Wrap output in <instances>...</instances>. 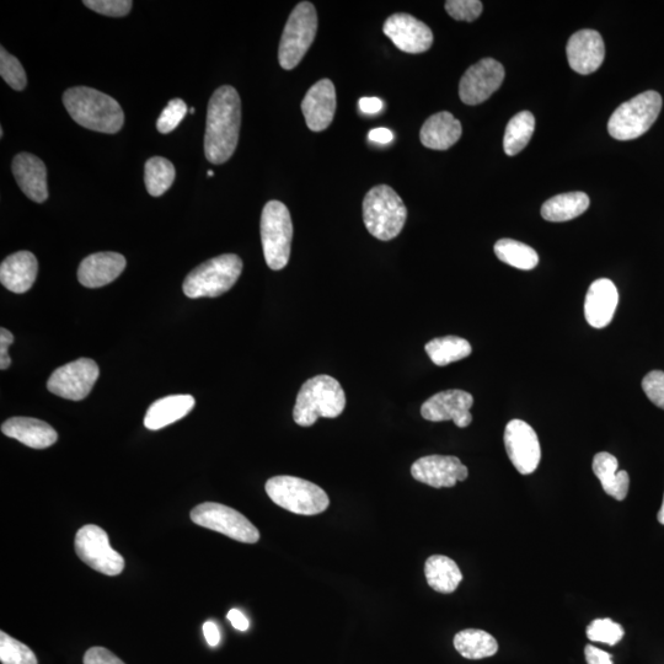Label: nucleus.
Returning <instances> with one entry per match:
<instances>
[{"instance_id":"51","label":"nucleus","mask_w":664,"mask_h":664,"mask_svg":"<svg viewBox=\"0 0 664 664\" xmlns=\"http://www.w3.org/2000/svg\"><path fill=\"white\" fill-rule=\"evenodd\" d=\"M3 136H4L3 128H0V137L3 138Z\"/></svg>"},{"instance_id":"37","label":"nucleus","mask_w":664,"mask_h":664,"mask_svg":"<svg viewBox=\"0 0 664 664\" xmlns=\"http://www.w3.org/2000/svg\"><path fill=\"white\" fill-rule=\"evenodd\" d=\"M0 76L5 80V83L16 91H21L26 88L28 79L23 66H21L18 58L10 55L5 48H0Z\"/></svg>"},{"instance_id":"43","label":"nucleus","mask_w":664,"mask_h":664,"mask_svg":"<svg viewBox=\"0 0 664 664\" xmlns=\"http://www.w3.org/2000/svg\"><path fill=\"white\" fill-rule=\"evenodd\" d=\"M14 342V336L12 332L7 329L2 328L0 330V368L2 371L8 369L12 360L9 357V346Z\"/></svg>"},{"instance_id":"11","label":"nucleus","mask_w":664,"mask_h":664,"mask_svg":"<svg viewBox=\"0 0 664 664\" xmlns=\"http://www.w3.org/2000/svg\"><path fill=\"white\" fill-rule=\"evenodd\" d=\"M74 546L79 559L100 574L119 576L125 570V559L112 548L105 530L95 524L78 530Z\"/></svg>"},{"instance_id":"42","label":"nucleus","mask_w":664,"mask_h":664,"mask_svg":"<svg viewBox=\"0 0 664 664\" xmlns=\"http://www.w3.org/2000/svg\"><path fill=\"white\" fill-rule=\"evenodd\" d=\"M84 664H125L114 653L105 649V647H91L85 653L83 658Z\"/></svg>"},{"instance_id":"21","label":"nucleus","mask_w":664,"mask_h":664,"mask_svg":"<svg viewBox=\"0 0 664 664\" xmlns=\"http://www.w3.org/2000/svg\"><path fill=\"white\" fill-rule=\"evenodd\" d=\"M125 256L117 253L93 254L82 261L78 269L80 285L99 288L110 285L126 269Z\"/></svg>"},{"instance_id":"13","label":"nucleus","mask_w":664,"mask_h":664,"mask_svg":"<svg viewBox=\"0 0 664 664\" xmlns=\"http://www.w3.org/2000/svg\"><path fill=\"white\" fill-rule=\"evenodd\" d=\"M503 438L513 467L519 474H533L542 460V448L533 427L522 420H512L508 422Z\"/></svg>"},{"instance_id":"52","label":"nucleus","mask_w":664,"mask_h":664,"mask_svg":"<svg viewBox=\"0 0 664 664\" xmlns=\"http://www.w3.org/2000/svg\"><path fill=\"white\" fill-rule=\"evenodd\" d=\"M190 112H191V114H195L196 110H195V109H191Z\"/></svg>"},{"instance_id":"31","label":"nucleus","mask_w":664,"mask_h":664,"mask_svg":"<svg viewBox=\"0 0 664 664\" xmlns=\"http://www.w3.org/2000/svg\"><path fill=\"white\" fill-rule=\"evenodd\" d=\"M425 350L431 361L439 367L462 361L473 352L469 341L458 336H444L433 339L425 346Z\"/></svg>"},{"instance_id":"2","label":"nucleus","mask_w":664,"mask_h":664,"mask_svg":"<svg viewBox=\"0 0 664 664\" xmlns=\"http://www.w3.org/2000/svg\"><path fill=\"white\" fill-rule=\"evenodd\" d=\"M63 104L78 125L88 130L114 135L125 122L122 107L111 96L88 88H71L63 94Z\"/></svg>"},{"instance_id":"9","label":"nucleus","mask_w":664,"mask_h":664,"mask_svg":"<svg viewBox=\"0 0 664 664\" xmlns=\"http://www.w3.org/2000/svg\"><path fill=\"white\" fill-rule=\"evenodd\" d=\"M318 31V13L314 5L302 2L289 15L278 50V61L286 71L302 62Z\"/></svg>"},{"instance_id":"18","label":"nucleus","mask_w":664,"mask_h":664,"mask_svg":"<svg viewBox=\"0 0 664 664\" xmlns=\"http://www.w3.org/2000/svg\"><path fill=\"white\" fill-rule=\"evenodd\" d=\"M566 53L570 67L587 76L602 66L605 57L604 41L597 31L581 30L570 37Z\"/></svg>"},{"instance_id":"12","label":"nucleus","mask_w":664,"mask_h":664,"mask_svg":"<svg viewBox=\"0 0 664 664\" xmlns=\"http://www.w3.org/2000/svg\"><path fill=\"white\" fill-rule=\"evenodd\" d=\"M99 367L89 358H80L56 369L47 389L63 399L80 401L87 398L99 378Z\"/></svg>"},{"instance_id":"38","label":"nucleus","mask_w":664,"mask_h":664,"mask_svg":"<svg viewBox=\"0 0 664 664\" xmlns=\"http://www.w3.org/2000/svg\"><path fill=\"white\" fill-rule=\"evenodd\" d=\"M186 114L187 105L185 101L181 99L171 100L163 110L162 115L159 116L157 122L158 131L163 133V135L173 132L180 125V122L185 119Z\"/></svg>"},{"instance_id":"1","label":"nucleus","mask_w":664,"mask_h":664,"mask_svg":"<svg viewBox=\"0 0 664 664\" xmlns=\"http://www.w3.org/2000/svg\"><path fill=\"white\" fill-rule=\"evenodd\" d=\"M242 126V101L229 85L214 91L207 111L205 154L208 162L227 163L238 147Z\"/></svg>"},{"instance_id":"5","label":"nucleus","mask_w":664,"mask_h":664,"mask_svg":"<svg viewBox=\"0 0 664 664\" xmlns=\"http://www.w3.org/2000/svg\"><path fill=\"white\" fill-rule=\"evenodd\" d=\"M242 272V259L235 254H224L192 270L185 278L182 289L192 299L216 298L227 293L237 283Z\"/></svg>"},{"instance_id":"50","label":"nucleus","mask_w":664,"mask_h":664,"mask_svg":"<svg viewBox=\"0 0 664 664\" xmlns=\"http://www.w3.org/2000/svg\"><path fill=\"white\" fill-rule=\"evenodd\" d=\"M207 175L210 176V178H211V176H214V173H213L212 170H208V174H207Z\"/></svg>"},{"instance_id":"44","label":"nucleus","mask_w":664,"mask_h":664,"mask_svg":"<svg viewBox=\"0 0 664 664\" xmlns=\"http://www.w3.org/2000/svg\"><path fill=\"white\" fill-rule=\"evenodd\" d=\"M585 655L588 664H613L612 655L591 645L586 646Z\"/></svg>"},{"instance_id":"33","label":"nucleus","mask_w":664,"mask_h":664,"mask_svg":"<svg viewBox=\"0 0 664 664\" xmlns=\"http://www.w3.org/2000/svg\"><path fill=\"white\" fill-rule=\"evenodd\" d=\"M495 254L498 260L518 270L530 271L539 264L537 251L513 239L498 240L495 244Z\"/></svg>"},{"instance_id":"30","label":"nucleus","mask_w":664,"mask_h":664,"mask_svg":"<svg viewBox=\"0 0 664 664\" xmlns=\"http://www.w3.org/2000/svg\"><path fill=\"white\" fill-rule=\"evenodd\" d=\"M454 647L467 660H483L496 655L498 644L494 636L484 630L467 629L454 636Z\"/></svg>"},{"instance_id":"10","label":"nucleus","mask_w":664,"mask_h":664,"mask_svg":"<svg viewBox=\"0 0 664 664\" xmlns=\"http://www.w3.org/2000/svg\"><path fill=\"white\" fill-rule=\"evenodd\" d=\"M192 522L203 528L226 535L240 543L255 544L260 532L242 513L221 503L206 502L191 511Z\"/></svg>"},{"instance_id":"19","label":"nucleus","mask_w":664,"mask_h":664,"mask_svg":"<svg viewBox=\"0 0 664 664\" xmlns=\"http://www.w3.org/2000/svg\"><path fill=\"white\" fill-rule=\"evenodd\" d=\"M302 111L310 131H325L334 120L336 90L330 79H321L308 90L302 101Z\"/></svg>"},{"instance_id":"7","label":"nucleus","mask_w":664,"mask_h":664,"mask_svg":"<svg viewBox=\"0 0 664 664\" xmlns=\"http://www.w3.org/2000/svg\"><path fill=\"white\" fill-rule=\"evenodd\" d=\"M293 223L291 213L280 201L266 203L261 214V242L267 266L285 269L291 256Z\"/></svg>"},{"instance_id":"32","label":"nucleus","mask_w":664,"mask_h":664,"mask_svg":"<svg viewBox=\"0 0 664 664\" xmlns=\"http://www.w3.org/2000/svg\"><path fill=\"white\" fill-rule=\"evenodd\" d=\"M535 130V117L532 112L522 111L508 122L505 138H503V149L505 153L513 157L521 153L527 147Z\"/></svg>"},{"instance_id":"15","label":"nucleus","mask_w":664,"mask_h":664,"mask_svg":"<svg viewBox=\"0 0 664 664\" xmlns=\"http://www.w3.org/2000/svg\"><path fill=\"white\" fill-rule=\"evenodd\" d=\"M473 405V395L464 390H444L423 403L421 415L427 421H453L455 426L465 428L473 422V416L470 414Z\"/></svg>"},{"instance_id":"40","label":"nucleus","mask_w":664,"mask_h":664,"mask_svg":"<svg viewBox=\"0 0 664 664\" xmlns=\"http://www.w3.org/2000/svg\"><path fill=\"white\" fill-rule=\"evenodd\" d=\"M84 5L96 13L122 18L131 12L133 3L131 0H85Z\"/></svg>"},{"instance_id":"39","label":"nucleus","mask_w":664,"mask_h":664,"mask_svg":"<svg viewBox=\"0 0 664 664\" xmlns=\"http://www.w3.org/2000/svg\"><path fill=\"white\" fill-rule=\"evenodd\" d=\"M446 10L458 21H474L483 13V3L479 0H448Z\"/></svg>"},{"instance_id":"28","label":"nucleus","mask_w":664,"mask_h":664,"mask_svg":"<svg viewBox=\"0 0 664 664\" xmlns=\"http://www.w3.org/2000/svg\"><path fill=\"white\" fill-rule=\"evenodd\" d=\"M425 575L428 586L443 594L453 593L463 581L459 566L443 555H433L427 559Z\"/></svg>"},{"instance_id":"34","label":"nucleus","mask_w":664,"mask_h":664,"mask_svg":"<svg viewBox=\"0 0 664 664\" xmlns=\"http://www.w3.org/2000/svg\"><path fill=\"white\" fill-rule=\"evenodd\" d=\"M175 175V166L168 159L162 157L149 159L144 168V182L149 195L153 197L164 195L173 185Z\"/></svg>"},{"instance_id":"49","label":"nucleus","mask_w":664,"mask_h":664,"mask_svg":"<svg viewBox=\"0 0 664 664\" xmlns=\"http://www.w3.org/2000/svg\"><path fill=\"white\" fill-rule=\"evenodd\" d=\"M657 518H658V522H660L664 526V497H663L662 506L660 508V512H658Z\"/></svg>"},{"instance_id":"29","label":"nucleus","mask_w":664,"mask_h":664,"mask_svg":"<svg viewBox=\"0 0 664 664\" xmlns=\"http://www.w3.org/2000/svg\"><path fill=\"white\" fill-rule=\"evenodd\" d=\"M589 205L591 201L585 192H569L546 201L542 207V216L549 222H567L582 216Z\"/></svg>"},{"instance_id":"27","label":"nucleus","mask_w":664,"mask_h":664,"mask_svg":"<svg viewBox=\"0 0 664 664\" xmlns=\"http://www.w3.org/2000/svg\"><path fill=\"white\" fill-rule=\"evenodd\" d=\"M592 468L601 481L605 494L615 500L624 501L629 492L630 476L625 470L618 471V459L607 452L598 453L593 459Z\"/></svg>"},{"instance_id":"20","label":"nucleus","mask_w":664,"mask_h":664,"mask_svg":"<svg viewBox=\"0 0 664 664\" xmlns=\"http://www.w3.org/2000/svg\"><path fill=\"white\" fill-rule=\"evenodd\" d=\"M618 304V288L612 281L607 280V278L594 281L588 289L585 302V315L588 324L594 329L605 328V326L612 323Z\"/></svg>"},{"instance_id":"45","label":"nucleus","mask_w":664,"mask_h":664,"mask_svg":"<svg viewBox=\"0 0 664 664\" xmlns=\"http://www.w3.org/2000/svg\"><path fill=\"white\" fill-rule=\"evenodd\" d=\"M203 634H205L207 644L211 647H216L221 642V633H219L218 626L213 621H206L203 624Z\"/></svg>"},{"instance_id":"22","label":"nucleus","mask_w":664,"mask_h":664,"mask_svg":"<svg viewBox=\"0 0 664 664\" xmlns=\"http://www.w3.org/2000/svg\"><path fill=\"white\" fill-rule=\"evenodd\" d=\"M16 182L31 201L42 203L48 198L46 165L36 155L20 153L13 160Z\"/></svg>"},{"instance_id":"4","label":"nucleus","mask_w":664,"mask_h":664,"mask_svg":"<svg viewBox=\"0 0 664 664\" xmlns=\"http://www.w3.org/2000/svg\"><path fill=\"white\" fill-rule=\"evenodd\" d=\"M408 210L392 187L378 185L363 200L364 226L374 238L389 242L401 233Z\"/></svg>"},{"instance_id":"25","label":"nucleus","mask_w":664,"mask_h":664,"mask_svg":"<svg viewBox=\"0 0 664 664\" xmlns=\"http://www.w3.org/2000/svg\"><path fill=\"white\" fill-rule=\"evenodd\" d=\"M462 123L451 114L443 111L432 115L421 128V143L433 151H447L462 137Z\"/></svg>"},{"instance_id":"6","label":"nucleus","mask_w":664,"mask_h":664,"mask_svg":"<svg viewBox=\"0 0 664 664\" xmlns=\"http://www.w3.org/2000/svg\"><path fill=\"white\" fill-rule=\"evenodd\" d=\"M265 490L277 506L302 516L323 513L330 505L329 496L321 487L296 476H275L267 481Z\"/></svg>"},{"instance_id":"3","label":"nucleus","mask_w":664,"mask_h":664,"mask_svg":"<svg viewBox=\"0 0 664 664\" xmlns=\"http://www.w3.org/2000/svg\"><path fill=\"white\" fill-rule=\"evenodd\" d=\"M346 408V394L341 384L330 376L310 378L299 390L293 419L302 427L313 426L320 417L336 419Z\"/></svg>"},{"instance_id":"16","label":"nucleus","mask_w":664,"mask_h":664,"mask_svg":"<svg viewBox=\"0 0 664 664\" xmlns=\"http://www.w3.org/2000/svg\"><path fill=\"white\" fill-rule=\"evenodd\" d=\"M383 31L400 51L410 55L426 52L433 44L432 30L410 14L398 13L389 16Z\"/></svg>"},{"instance_id":"24","label":"nucleus","mask_w":664,"mask_h":664,"mask_svg":"<svg viewBox=\"0 0 664 664\" xmlns=\"http://www.w3.org/2000/svg\"><path fill=\"white\" fill-rule=\"evenodd\" d=\"M5 436L16 439L34 449H46L57 442L55 428L47 422L31 419V417H13L2 425Z\"/></svg>"},{"instance_id":"48","label":"nucleus","mask_w":664,"mask_h":664,"mask_svg":"<svg viewBox=\"0 0 664 664\" xmlns=\"http://www.w3.org/2000/svg\"><path fill=\"white\" fill-rule=\"evenodd\" d=\"M360 109L363 114L376 115L383 110V101L379 98H362L360 100Z\"/></svg>"},{"instance_id":"26","label":"nucleus","mask_w":664,"mask_h":664,"mask_svg":"<svg viewBox=\"0 0 664 664\" xmlns=\"http://www.w3.org/2000/svg\"><path fill=\"white\" fill-rule=\"evenodd\" d=\"M195 404V398L191 395H170L159 399L148 409L144 426L151 431L162 430L171 423L184 419L195 408Z\"/></svg>"},{"instance_id":"41","label":"nucleus","mask_w":664,"mask_h":664,"mask_svg":"<svg viewBox=\"0 0 664 664\" xmlns=\"http://www.w3.org/2000/svg\"><path fill=\"white\" fill-rule=\"evenodd\" d=\"M642 389L653 404L664 410V372L652 371L647 374L642 380Z\"/></svg>"},{"instance_id":"8","label":"nucleus","mask_w":664,"mask_h":664,"mask_svg":"<svg viewBox=\"0 0 664 664\" xmlns=\"http://www.w3.org/2000/svg\"><path fill=\"white\" fill-rule=\"evenodd\" d=\"M662 110V96L645 91L614 111L608 122L609 135L618 141H631L645 135Z\"/></svg>"},{"instance_id":"46","label":"nucleus","mask_w":664,"mask_h":664,"mask_svg":"<svg viewBox=\"0 0 664 664\" xmlns=\"http://www.w3.org/2000/svg\"><path fill=\"white\" fill-rule=\"evenodd\" d=\"M227 618L235 629L239 631H246L249 629L250 621L245 617L243 612H240L239 609L229 610Z\"/></svg>"},{"instance_id":"36","label":"nucleus","mask_w":664,"mask_h":664,"mask_svg":"<svg viewBox=\"0 0 664 664\" xmlns=\"http://www.w3.org/2000/svg\"><path fill=\"white\" fill-rule=\"evenodd\" d=\"M625 631L623 626L614 623L612 619H596L587 628L588 639L593 642H602L615 646L623 639Z\"/></svg>"},{"instance_id":"23","label":"nucleus","mask_w":664,"mask_h":664,"mask_svg":"<svg viewBox=\"0 0 664 664\" xmlns=\"http://www.w3.org/2000/svg\"><path fill=\"white\" fill-rule=\"evenodd\" d=\"M39 272V262L30 251L10 255L0 265V282L10 292L23 294L30 291Z\"/></svg>"},{"instance_id":"35","label":"nucleus","mask_w":664,"mask_h":664,"mask_svg":"<svg viewBox=\"0 0 664 664\" xmlns=\"http://www.w3.org/2000/svg\"><path fill=\"white\" fill-rule=\"evenodd\" d=\"M0 662L3 664H37L35 653L14 637L0 633Z\"/></svg>"},{"instance_id":"17","label":"nucleus","mask_w":664,"mask_h":664,"mask_svg":"<svg viewBox=\"0 0 664 664\" xmlns=\"http://www.w3.org/2000/svg\"><path fill=\"white\" fill-rule=\"evenodd\" d=\"M411 475L422 484L442 489L453 487L458 481L467 480L469 470L457 457L428 455L412 464Z\"/></svg>"},{"instance_id":"14","label":"nucleus","mask_w":664,"mask_h":664,"mask_svg":"<svg viewBox=\"0 0 664 664\" xmlns=\"http://www.w3.org/2000/svg\"><path fill=\"white\" fill-rule=\"evenodd\" d=\"M505 79V68L494 58H484L465 72L459 84V96L464 104L485 103L500 89Z\"/></svg>"},{"instance_id":"47","label":"nucleus","mask_w":664,"mask_h":664,"mask_svg":"<svg viewBox=\"0 0 664 664\" xmlns=\"http://www.w3.org/2000/svg\"><path fill=\"white\" fill-rule=\"evenodd\" d=\"M369 141L378 144H389L393 142V132L388 128H374L368 133Z\"/></svg>"}]
</instances>
